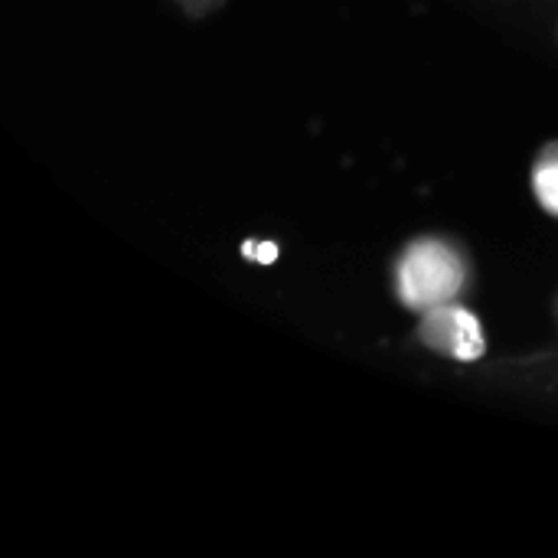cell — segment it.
<instances>
[{"mask_svg":"<svg viewBox=\"0 0 558 558\" xmlns=\"http://www.w3.org/2000/svg\"><path fill=\"white\" fill-rule=\"evenodd\" d=\"M399 298L412 311L448 304L464 288V262L441 242H412L396 268Z\"/></svg>","mask_w":558,"mask_h":558,"instance_id":"6da1fadb","label":"cell"},{"mask_svg":"<svg viewBox=\"0 0 558 558\" xmlns=\"http://www.w3.org/2000/svg\"><path fill=\"white\" fill-rule=\"evenodd\" d=\"M418 340L445 356V360H454V363H477L487 356V337H484V327L481 320L458 307V304H438V307H428L422 311V320H418Z\"/></svg>","mask_w":558,"mask_h":558,"instance_id":"7a4b0ae2","label":"cell"},{"mask_svg":"<svg viewBox=\"0 0 558 558\" xmlns=\"http://www.w3.org/2000/svg\"><path fill=\"white\" fill-rule=\"evenodd\" d=\"M533 190L546 213L558 216V144L546 147L533 170Z\"/></svg>","mask_w":558,"mask_h":558,"instance_id":"3957f363","label":"cell"},{"mask_svg":"<svg viewBox=\"0 0 558 558\" xmlns=\"http://www.w3.org/2000/svg\"><path fill=\"white\" fill-rule=\"evenodd\" d=\"M258 242H245V255L248 258H258V262H275L278 258V245L275 242H265V248H255Z\"/></svg>","mask_w":558,"mask_h":558,"instance_id":"277c9868","label":"cell"}]
</instances>
